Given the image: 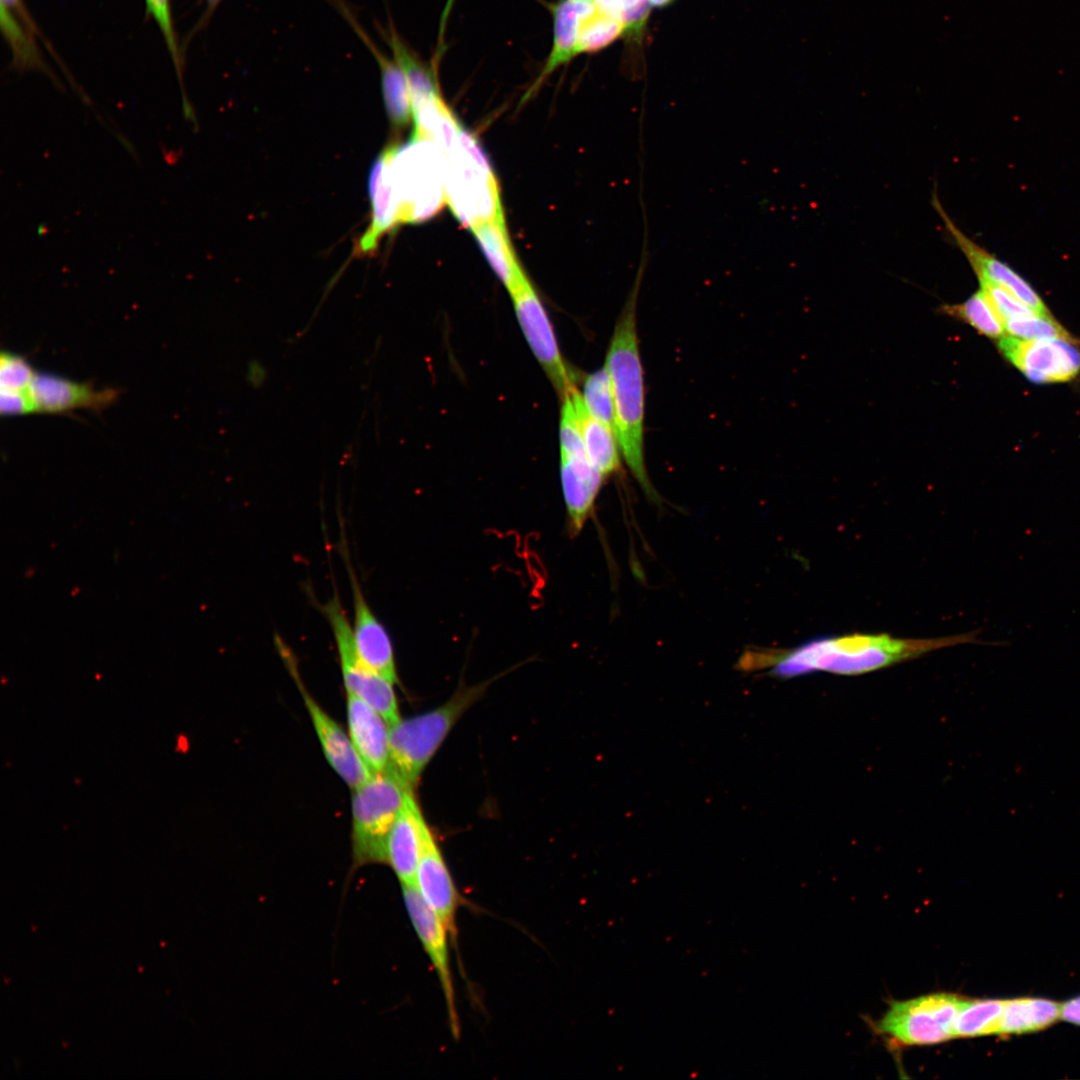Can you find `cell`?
<instances>
[{"label":"cell","instance_id":"cell-11","mask_svg":"<svg viewBox=\"0 0 1080 1080\" xmlns=\"http://www.w3.org/2000/svg\"><path fill=\"white\" fill-rule=\"evenodd\" d=\"M515 314L527 343L560 399L574 387V376L561 355L541 300L530 281L511 294Z\"/></svg>","mask_w":1080,"mask_h":1080},{"label":"cell","instance_id":"cell-30","mask_svg":"<svg viewBox=\"0 0 1080 1080\" xmlns=\"http://www.w3.org/2000/svg\"><path fill=\"white\" fill-rule=\"evenodd\" d=\"M625 33L623 23L596 6L585 13L579 21L576 54L597 52Z\"/></svg>","mask_w":1080,"mask_h":1080},{"label":"cell","instance_id":"cell-8","mask_svg":"<svg viewBox=\"0 0 1080 1080\" xmlns=\"http://www.w3.org/2000/svg\"><path fill=\"white\" fill-rule=\"evenodd\" d=\"M965 999L937 993L891 1003L877 1028L903 1045H931L952 1037L953 1021Z\"/></svg>","mask_w":1080,"mask_h":1080},{"label":"cell","instance_id":"cell-22","mask_svg":"<svg viewBox=\"0 0 1080 1080\" xmlns=\"http://www.w3.org/2000/svg\"><path fill=\"white\" fill-rule=\"evenodd\" d=\"M596 6L595 0H559L553 6V44L544 68L525 99L536 92L557 68L577 56L576 43L580 18Z\"/></svg>","mask_w":1080,"mask_h":1080},{"label":"cell","instance_id":"cell-23","mask_svg":"<svg viewBox=\"0 0 1080 1080\" xmlns=\"http://www.w3.org/2000/svg\"><path fill=\"white\" fill-rule=\"evenodd\" d=\"M471 230L510 295L529 282L512 248L504 218L482 223Z\"/></svg>","mask_w":1080,"mask_h":1080},{"label":"cell","instance_id":"cell-41","mask_svg":"<svg viewBox=\"0 0 1080 1080\" xmlns=\"http://www.w3.org/2000/svg\"><path fill=\"white\" fill-rule=\"evenodd\" d=\"M674 0H648L651 6L663 8L670 5Z\"/></svg>","mask_w":1080,"mask_h":1080},{"label":"cell","instance_id":"cell-40","mask_svg":"<svg viewBox=\"0 0 1080 1080\" xmlns=\"http://www.w3.org/2000/svg\"><path fill=\"white\" fill-rule=\"evenodd\" d=\"M222 0H205L206 17L210 16Z\"/></svg>","mask_w":1080,"mask_h":1080},{"label":"cell","instance_id":"cell-9","mask_svg":"<svg viewBox=\"0 0 1080 1080\" xmlns=\"http://www.w3.org/2000/svg\"><path fill=\"white\" fill-rule=\"evenodd\" d=\"M274 640L279 655L302 694L326 759L351 789L357 788L366 782L373 773L367 767L342 727L318 705L305 689L297 669L293 651L281 636L276 635Z\"/></svg>","mask_w":1080,"mask_h":1080},{"label":"cell","instance_id":"cell-27","mask_svg":"<svg viewBox=\"0 0 1080 1080\" xmlns=\"http://www.w3.org/2000/svg\"><path fill=\"white\" fill-rule=\"evenodd\" d=\"M412 114V136L430 140L440 149L446 147L462 127L440 92L413 102Z\"/></svg>","mask_w":1080,"mask_h":1080},{"label":"cell","instance_id":"cell-7","mask_svg":"<svg viewBox=\"0 0 1080 1080\" xmlns=\"http://www.w3.org/2000/svg\"><path fill=\"white\" fill-rule=\"evenodd\" d=\"M320 611L331 628L343 682L347 693L356 695L372 706L392 726L401 718L393 683L370 669L359 657L346 611L337 591Z\"/></svg>","mask_w":1080,"mask_h":1080},{"label":"cell","instance_id":"cell-25","mask_svg":"<svg viewBox=\"0 0 1080 1080\" xmlns=\"http://www.w3.org/2000/svg\"><path fill=\"white\" fill-rule=\"evenodd\" d=\"M573 398L587 457L604 477L620 468V446L615 432L593 417L584 404L581 392L575 387Z\"/></svg>","mask_w":1080,"mask_h":1080},{"label":"cell","instance_id":"cell-13","mask_svg":"<svg viewBox=\"0 0 1080 1080\" xmlns=\"http://www.w3.org/2000/svg\"><path fill=\"white\" fill-rule=\"evenodd\" d=\"M347 543H340L351 586L353 603V636L361 660L374 672L395 684L398 681L394 648L385 626L368 604L354 571Z\"/></svg>","mask_w":1080,"mask_h":1080},{"label":"cell","instance_id":"cell-1","mask_svg":"<svg viewBox=\"0 0 1080 1080\" xmlns=\"http://www.w3.org/2000/svg\"><path fill=\"white\" fill-rule=\"evenodd\" d=\"M972 631L937 638H899L889 634L823 636L788 650L762 655L771 673L791 678L812 672L857 675L919 657L943 647L978 643Z\"/></svg>","mask_w":1080,"mask_h":1080},{"label":"cell","instance_id":"cell-28","mask_svg":"<svg viewBox=\"0 0 1080 1080\" xmlns=\"http://www.w3.org/2000/svg\"><path fill=\"white\" fill-rule=\"evenodd\" d=\"M940 311L967 323L988 338L999 341L1007 336L1003 320L982 289L962 303L942 305Z\"/></svg>","mask_w":1080,"mask_h":1080},{"label":"cell","instance_id":"cell-35","mask_svg":"<svg viewBox=\"0 0 1080 1080\" xmlns=\"http://www.w3.org/2000/svg\"><path fill=\"white\" fill-rule=\"evenodd\" d=\"M979 283L980 289L984 291L1004 323L1012 319L1044 315L1030 308L997 285L985 281H979Z\"/></svg>","mask_w":1080,"mask_h":1080},{"label":"cell","instance_id":"cell-12","mask_svg":"<svg viewBox=\"0 0 1080 1080\" xmlns=\"http://www.w3.org/2000/svg\"><path fill=\"white\" fill-rule=\"evenodd\" d=\"M401 888L410 921L437 974L446 1003L449 1028L457 1039L460 1035V1022L449 957V932L415 886L402 885Z\"/></svg>","mask_w":1080,"mask_h":1080},{"label":"cell","instance_id":"cell-20","mask_svg":"<svg viewBox=\"0 0 1080 1080\" xmlns=\"http://www.w3.org/2000/svg\"><path fill=\"white\" fill-rule=\"evenodd\" d=\"M368 183L371 221L356 247V253L360 255L373 253L381 238L400 225L397 205L388 176L385 151L373 163Z\"/></svg>","mask_w":1080,"mask_h":1080},{"label":"cell","instance_id":"cell-15","mask_svg":"<svg viewBox=\"0 0 1080 1080\" xmlns=\"http://www.w3.org/2000/svg\"><path fill=\"white\" fill-rule=\"evenodd\" d=\"M415 887L426 904L440 917L455 942L456 915L461 898L425 820L422 823V847Z\"/></svg>","mask_w":1080,"mask_h":1080},{"label":"cell","instance_id":"cell-38","mask_svg":"<svg viewBox=\"0 0 1080 1080\" xmlns=\"http://www.w3.org/2000/svg\"><path fill=\"white\" fill-rule=\"evenodd\" d=\"M1061 1019L1080 1026V996L1061 1004Z\"/></svg>","mask_w":1080,"mask_h":1080},{"label":"cell","instance_id":"cell-24","mask_svg":"<svg viewBox=\"0 0 1080 1080\" xmlns=\"http://www.w3.org/2000/svg\"><path fill=\"white\" fill-rule=\"evenodd\" d=\"M0 26L16 68L46 69L34 37L35 26L22 0H0Z\"/></svg>","mask_w":1080,"mask_h":1080},{"label":"cell","instance_id":"cell-39","mask_svg":"<svg viewBox=\"0 0 1080 1080\" xmlns=\"http://www.w3.org/2000/svg\"><path fill=\"white\" fill-rule=\"evenodd\" d=\"M266 378V370L258 361H251L248 367L247 380L255 388L262 385Z\"/></svg>","mask_w":1080,"mask_h":1080},{"label":"cell","instance_id":"cell-19","mask_svg":"<svg viewBox=\"0 0 1080 1080\" xmlns=\"http://www.w3.org/2000/svg\"><path fill=\"white\" fill-rule=\"evenodd\" d=\"M560 475L569 529L577 534L591 514L605 477L585 457H560Z\"/></svg>","mask_w":1080,"mask_h":1080},{"label":"cell","instance_id":"cell-26","mask_svg":"<svg viewBox=\"0 0 1080 1080\" xmlns=\"http://www.w3.org/2000/svg\"><path fill=\"white\" fill-rule=\"evenodd\" d=\"M1061 1018V1004L1043 998H1016L1005 1001L998 1035L1024 1034L1043 1030Z\"/></svg>","mask_w":1080,"mask_h":1080},{"label":"cell","instance_id":"cell-10","mask_svg":"<svg viewBox=\"0 0 1080 1080\" xmlns=\"http://www.w3.org/2000/svg\"><path fill=\"white\" fill-rule=\"evenodd\" d=\"M1074 345L1060 339H1020L1009 335L998 341L1002 355L1037 384L1069 382L1079 376L1080 351Z\"/></svg>","mask_w":1080,"mask_h":1080},{"label":"cell","instance_id":"cell-32","mask_svg":"<svg viewBox=\"0 0 1080 1080\" xmlns=\"http://www.w3.org/2000/svg\"><path fill=\"white\" fill-rule=\"evenodd\" d=\"M1007 335L1020 339H1060L1079 343L1052 316L1035 315L1004 323Z\"/></svg>","mask_w":1080,"mask_h":1080},{"label":"cell","instance_id":"cell-17","mask_svg":"<svg viewBox=\"0 0 1080 1080\" xmlns=\"http://www.w3.org/2000/svg\"><path fill=\"white\" fill-rule=\"evenodd\" d=\"M424 820L413 789H410L389 831L386 843V864L390 865L401 886H415Z\"/></svg>","mask_w":1080,"mask_h":1080},{"label":"cell","instance_id":"cell-2","mask_svg":"<svg viewBox=\"0 0 1080 1080\" xmlns=\"http://www.w3.org/2000/svg\"><path fill=\"white\" fill-rule=\"evenodd\" d=\"M644 246L640 265L617 319L605 361L609 374L614 409L615 431L626 465L650 499L657 500L644 458L645 391L643 367L637 333V302L649 258Z\"/></svg>","mask_w":1080,"mask_h":1080},{"label":"cell","instance_id":"cell-4","mask_svg":"<svg viewBox=\"0 0 1080 1080\" xmlns=\"http://www.w3.org/2000/svg\"><path fill=\"white\" fill-rule=\"evenodd\" d=\"M445 162L446 203L467 228L504 218L496 177L478 140L463 127L440 149Z\"/></svg>","mask_w":1080,"mask_h":1080},{"label":"cell","instance_id":"cell-37","mask_svg":"<svg viewBox=\"0 0 1080 1080\" xmlns=\"http://www.w3.org/2000/svg\"><path fill=\"white\" fill-rule=\"evenodd\" d=\"M596 3L607 13L618 18V16L625 10H628L643 0H595Z\"/></svg>","mask_w":1080,"mask_h":1080},{"label":"cell","instance_id":"cell-6","mask_svg":"<svg viewBox=\"0 0 1080 1080\" xmlns=\"http://www.w3.org/2000/svg\"><path fill=\"white\" fill-rule=\"evenodd\" d=\"M410 787L395 770L373 774L353 789L352 851L357 865L385 863L389 831Z\"/></svg>","mask_w":1080,"mask_h":1080},{"label":"cell","instance_id":"cell-3","mask_svg":"<svg viewBox=\"0 0 1080 1080\" xmlns=\"http://www.w3.org/2000/svg\"><path fill=\"white\" fill-rule=\"evenodd\" d=\"M387 171L400 224L422 223L446 203L445 162L432 141L412 136L385 149Z\"/></svg>","mask_w":1080,"mask_h":1080},{"label":"cell","instance_id":"cell-16","mask_svg":"<svg viewBox=\"0 0 1080 1080\" xmlns=\"http://www.w3.org/2000/svg\"><path fill=\"white\" fill-rule=\"evenodd\" d=\"M35 411L66 413L76 409L100 410L116 398L114 389H96L49 373H36L29 387Z\"/></svg>","mask_w":1080,"mask_h":1080},{"label":"cell","instance_id":"cell-33","mask_svg":"<svg viewBox=\"0 0 1080 1080\" xmlns=\"http://www.w3.org/2000/svg\"><path fill=\"white\" fill-rule=\"evenodd\" d=\"M36 372L22 356L3 351L0 357V390L27 391Z\"/></svg>","mask_w":1080,"mask_h":1080},{"label":"cell","instance_id":"cell-34","mask_svg":"<svg viewBox=\"0 0 1080 1080\" xmlns=\"http://www.w3.org/2000/svg\"><path fill=\"white\" fill-rule=\"evenodd\" d=\"M145 3L147 13L153 17L163 35L177 75L181 80L182 59L173 25L170 0H145Z\"/></svg>","mask_w":1080,"mask_h":1080},{"label":"cell","instance_id":"cell-29","mask_svg":"<svg viewBox=\"0 0 1080 1080\" xmlns=\"http://www.w3.org/2000/svg\"><path fill=\"white\" fill-rule=\"evenodd\" d=\"M1006 1000L965 999L952 1025L953 1038L997 1034Z\"/></svg>","mask_w":1080,"mask_h":1080},{"label":"cell","instance_id":"cell-5","mask_svg":"<svg viewBox=\"0 0 1080 1080\" xmlns=\"http://www.w3.org/2000/svg\"><path fill=\"white\" fill-rule=\"evenodd\" d=\"M492 680L462 685L435 709L400 719L390 726V767L412 788L462 715L485 693Z\"/></svg>","mask_w":1080,"mask_h":1080},{"label":"cell","instance_id":"cell-31","mask_svg":"<svg viewBox=\"0 0 1080 1080\" xmlns=\"http://www.w3.org/2000/svg\"><path fill=\"white\" fill-rule=\"evenodd\" d=\"M581 395L588 412L616 434L613 395L605 365L585 377Z\"/></svg>","mask_w":1080,"mask_h":1080},{"label":"cell","instance_id":"cell-36","mask_svg":"<svg viewBox=\"0 0 1080 1080\" xmlns=\"http://www.w3.org/2000/svg\"><path fill=\"white\" fill-rule=\"evenodd\" d=\"M35 411L29 390H0V412L3 416H18Z\"/></svg>","mask_w":1080,"mask_h":1080},{"label":"cell","instance_id":"cell-14","mask_svg":"<svg viewBox=\"0 0 1080 1080\" xmlns=\"http://www.w3.org/2000/svg\"><path fill=\"white\" fill-rule=\"evenodd\" d=\"M932 203L948 234L966 256L979 281L997 285L1037 312L1051 315L1040 295L1024 278L1009 265L972 241L955 225L935 193H933Z\"/></svg>","mask_w":1080,"mask_h":1080},{"label":"cell","instance_id":"cell-21","mask_svg":"<svg viewBox=\"0 0 1080 1080\" xmlns=\"http://www.w3.org/2000/svg\"><path fill=\"white\" fill-rule=\"evenodd\" d=\"M341 9L343 15L346 16L378 63L385 110L392 127L396 129L405 128L413 121V114L409 87L403 70L393 57L386 56L375 45L343 5Z\"/></svg>","mask_w":1080,"mask_h":1080},{"label":"cell","instance_id":"cell-18","mask_svg":"<svg viewBox=\"0 0 1080 1080\" xmlns=\"http://www.w3.org/2000/svg\"><path fill=\"white\" fill-rule=\"evenodd\" d=\"M350 739L357 752L375 773L390 767V725L372 706L354 694L346 697Z\"/></svg>","mask_w":1080,"mask_h":1080}]
</instances>
